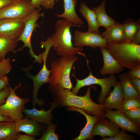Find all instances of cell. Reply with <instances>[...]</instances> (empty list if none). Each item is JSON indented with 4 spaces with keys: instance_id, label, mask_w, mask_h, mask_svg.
<instances>
[{
    "instance_id": "1",
    "label": "cell",
    "mask_w": 140,
    "mask_h": 140,
    "mask_svg": "<svg viewBox=\"0 0 140 140\" xmlns=\"http://www.w3.org/2000/svg\"><path fill=\"white\" fill-rule=\"evenodd\" d=\"M94 87V86L88 87L86 94L83 96H78L67 89H57L52 92L53 102L57 107H74L80 109L99 119L104 118L106 108L104 105L94 102L91 98L90 89Z\"/></svg>"
},
{
    "instance_id": "2",
    "label": "cell",
    "mask_w": 140,
    "mask_h": 140,
    "mask_svg": "<svg viewBox=\"0 0 140 140\" xmlns=\"http://www.w3.org/2000/svg\"><path fill=\"white\" fill-rule=\"evenodd\" d=\"M73 26H77L64 19L59 20L55 23V31L50 37L52 47L59 56L83 55L81 52L83 47H75L72 43L70 28Z\"/></svg>"
},
{
    "instance_id": "3",
    "label": "cell",
    "mask_w": 140,
    "mask_h": 140,
    "mask_svg": "<svg viewBox=\"0 0 140 140\" xmlns=\"http://www.w3.org/2000/svg\"><path fill=\"white\" fill-rule=\"evenodd\" d=\"M78 60L75 55L61 56L52 62L48 86L50 91L58 88L72 89L71 73L73 64Z\"/></svg>"
},
{
    "instance_id": "4",
    "label": "cell",
    "mask_w": 140,
    "mask_h": 140,
    "mask_svg": "<svg viewBox=\"0 0 140 140\" xmlns=\"http://www.w3.org/2000/svg\"><path fill=\"white\" fill-rule=\"evenodd\" d=\"M122 67L130 69L140 66V45L131 41L107 43L105 47Z\"/></svg>"
},
{
    "instance_id": "5",
    "label": "cell",
    "mask_w": 140,
    "mask_h": 140,
    "mask_svg": "<svg viewBox=\"0 0 140 140\" xmlns=\"http://www.w3.org/2000/svg\"><path fill=\"white\" fill-rule=\"evenodd\" d=\"M72 75L75 78L76 84L72 89V92L77 95L80 89L85 86L97 85L100 86L101 91L98 98L97 101L99 104H103L107 95L111 91V88L116 81V78L114 74L111 75L108 78H99L94 76L92 72L90 71L88 75L82 79H78L74 72Z\"/></svg>"
},
{
    "instance_id": "6",
    "label": "cell",
    "mask_w": 140,
    "mask_h": 140,
    "mask_svg": "<svg viewBox=\"0 0 140 140\" xmlns=\"http://www.w3.org/2000/svg\"><path fill=\"white\" fill-rule=\"evenodd\" d=\"M41 47H45V50L42 54V59L43 61V67L38 73L33 76L29 74L28 76L32 80L33 82V89L32 94V105L35 106L37 104L39 106H42L44 104L42 100L38 98L37 94L39 88L43 85L49 83L51 74V71L48 70L46 65V61L48 53L52 47V43L51 39L47 38L45 41L40 42Z\"/></svg>"
},
{
    "instance_id": "7",
    "label": "cell",
    "mask_w": 140,
    "mask_h": 140,
    "mask_svg": "<svg viewBox=\"0 0 140 140\" xmlns=\"http://www.w3.org/2000/svg\"><path fill=\"white\" fill-rule=\"evenodd\" d=\"M21 86L20 83L13 89L10 87V93L5 102L0 106V113L10 117L14 122L23 118L25 106L30 101L29 98H21L16 94V90Z\"/></svg>"
},
{
    "instance_id": "8",
    "label": "cell",
    "mask_w": 140,
    "mask_h": 140,
    "mask_svg": "<svg viewBox=\"0 0 140 140\" xmlns=\"http://www.w3.org/2000/svg\"><path fill=\"white\" fill-rule=\"evenodd\" d=\"M41 8L36 9L32 13L25 18V25L22 32L20 37L17 39L18 41H21L24 43L23 46L18 50L16 51V53L21 50L25 47L29 49V52L31 56L34 59V62L39 63L43 62L42 54L36 55L33 52L31 42V37L34 29L39 26L37 22L38 19L44 15V13L41 12Z\"/></svg>"
},
{
    "instance_id": "9",
    "label": "cell",
    "mask_w": 140,
    "mask_h": 140,
    "mask_svg": "<svg viewBox=\"0 0 140 140\" xmlns=\"http://www.w3.org/2000/svg\"><path fill=\"white\" fill-rule=\"evenodd\" d=\"M36 9L31 4L30 0L13 1L11 4L0 10V19H24Z\"/></svg>"
},
{
    "instance_id": "10",
    "label": "cell",
    "mask_w": 140,
    "mask_h": 140,
    "mask_svg": "<svg viewBox=\"0 0 140 140\" xmlns=\"http://www.w3.org/2000/svg\"><path fill=\"white\" fill-rule=\"evenodd\" d=\"M73 40V45L76 47L87 46L95 49L97 47H105L107 43L101 34L87 31L84 32L76 30Z\"/></svg>"
},
{
    "instance_id": "11",
    "label": "cell",
    "mask_w": 140,
    "mask_h": 140,
    "mask_svg": "<svg viewBox=\"0 0 140 140\" xmlns=\"http://www.w3.org/2000/svg\"><path fill=\"white\" fill-rule=\"evenodd\" d=\"M25 25V19H0V34L13 39L21 35Z\"/></svg>"
},
{
    "instance_id": "12",
    "label": "cell",
    "mask_w": 140,
    "mask_h": 140,
    "mask_svg": "<svg viewBox=\"0 0 140 140\" xmlns=\"http://www.w3.org/2000/svg\"><path fill=\"white\" fill-rule=\"evenodd\" d=\"M106 111L105 117L122 130L139 135V127L131 121L125 116L124 113L118 110L116 111L107 110Z\"/></svg>"
},
{
    "instance_id": "13",
    "label": "cell",
    "mask_w": 140,
    "mask_h": 140,
    "mask_svg": "<svg viewBox=\"0 0 140 140\" xmlns=\"http://www.w3.org/2000/svg\"><path fill=\"white\" fill-rule=\"evenodd\" d=\"M100 49L103 60V67L99 72L101 75H114L119 74L123 70L124 68L119 64L105 47H100Z\"/></svg>"
},
{
    "instance_id": "14",
    "label": "cell",
    "mask_w": 140,
    "mask_h": 140,
    "mask_svg": "<svg viewBox=\"0 0 140 140\" xmlns=\"http://www.w3.org/2000/svg\"><path fill=\"white\" fill-rule=\"evenodd\" d=\"M119 128L110 121L104 118L99 119L94 126L91 131L92 135L113 137L120 131Z\"/></svg>"
},
{
    "instance_id": "15",
    "label": "cell",
    "mask_w": 140,
    "mask_h": 140,
    "mask_svg": "<svg viewBox=\"0 0 140 140\" xmlns=\"http://www.w3.org/2000/svg\"><path fill=\"white\" fill-rule=\"evenodd\" d=\"M67 108L69 111H76L81 113L85 116L86 120V125L81 131L79 135L73 140L93 139V136L91 133L94 124L99 118L95 116H91L86 113L83 110L79 108L72 107H68Z\"/></svg>"
},
{
    "instance_id": "16",
    "label": "cell",
    "mask_w": 140,
    "mask_h": 140,
    "mask_svg": "<svg viewBox=\"0 0 140 140\" xmlns=\"http://www.w3.org/2000/svg\"><path fill=\"white\" fill-rule=\"evenodd\" d=\"M50 104H51L50 108L47 111L43 109L38 110L34 107L30 109L24 108L23 112L27 117L38 123L48 124L51 122L52 118V111L57 107L56 105L54 102Z\"/></svg>"
},
{
    "instance_id": "17",
    "label": "cell",
    "mask_w": 140,
    "mask_h": 140,
    "mask_svg": "<svg viewBox=\"0 0 140 140\" xmlns=\"http://www.w3.org/2000/svg\"><path fill=\"white\" fill-rule=\"evenodd\" d=\"M64 11L61 14H56V16L80 26L84 24L83 21L77 15L75 7L77 0H63Z\"/></svg>"
},
{
    "instance_id": "18",
    "label": "cell",
    "mask_w": 140,
    "mask_h": 140,
    "mask_svg": "<svg viewBox=\"0 0 140 140\" xmlns=\"http://www.w3.org/2000/svg\"><path fill=\"white\" fill-rule=\"evenodd\" d=\"M114 89L106 97L103 104L106 111L113 109L118 110L123 100L121 85L120 81H116L113 86Z\"/></svg>"
},
{
    "instance_id": "19",
    "label": "cell",
    "mask_w": 140,
    "mask_h": 140,
    "mask_svg": "<svg viewBox=\"0 0 140 140\" xmlns=\"http://www.w3.org/2000/svg\"><path fill=\"white\" fill-rule=\"evenodd\" d=\"M16 129L19 132L35 137L38 135L41 129L38 123L27 118H23L15 122Z\"/></svg>"
},
{
    "instance_id": "20",
    "label": "cell",
    "mask_w": 140,
    "mask_h": 140,
    "mask_svg": "<svg viewBox=\"0 0 140 140\" xmlns=\"http://www.w3.org/2000/svg\"><path fill=\"white\" fill-rule=\"evenodd\" d=\"M107 43L116 41L124 39V35L123 24L116 22L106 29L101 34Z\"/></svg>"
},
{
    "instance_id": "21",
    "label": "cell",
    "mask_w": 140,
    "mask_h": 140,
    "mask_svg": "<svg viewBox=\"0 0 140 140\" xmlns=\"http://www.w3.org/2000/svg\"><path fill=\"white\" fill-rule=\"evenodd\" d=\"M79 11L81 15L86 19L88 24L87 31L99 33V28L96 14L94 11L90 9L84 2L80 6Z\"/></svg>"
},
{
    "instance_id": "22",
    "label": "cell",
    "mask_w": 140,
    "mask_h": 140,
    "mask_svg": "<svg viewBox=\"0 0 140 140\" xmlns=\"http://www.w3.org/2000/svg\"><path fill=\"white\" fill-rule=\"evenodd\" d=\"M106 4V1H103L98 6L93 8L92 10L96 14L99 26H102L106 29L113 25L116 22L107 13Z\"/></svg>"
},
{
    "instance_id": "23",
    "label": "cell",
    "mask_w": 140,
    "mask_h": 140,
    "mask_svg": "<svg viewBox=\"0 0 140 140\" xmlns=\"http://www.w3.org/2000/svg\"><path fill=\"white\" fill-rule=\"evenodd\" d=\"M119 77L124 99L140 97V94L133 87L131 79L128 76L127 72L120 74Z\"/></svg>"
},
{
    "instance_id": "24",
    "label": "cell",
    "mask_w": 140,
    "mask_h": 140,
    "mask_svg": "<svg viewBox=\"0 0 140 140\" xmlns=\"http://www.w3.org/2000/svg\"><path fill=\"white\" fill-rule=\"evenodd\" d=\"M19 133L15 122H0V140H16Z\"/></svg>"
},
{
    "instance_id": "25",
    "label": "cell",
    "mask_w": 140,
    "mask_h": 140,
    "mask_svg": "<svg viewBox=\"0 0 140 140\" xmlns=\"http://www.w3.org/2000/svg\"><path fill=\"white\" fill-rule=\"evenodd\" d=\"M18 41L17 39H13L9 37L0 34V60L5 58L9 52L16 53L15 50Z\"/></svg>"
},
{
    "instance_id": "26",
    "label": "cell",
    "mask_w": 140,
    "mask_h": 140,
    "mask_svg": "<svg viewBox=\"0 0 140 140\" xmlns=\"http://www.w3.org/2000/svg\"><path fill=\"white\" fill-rule=\"evenodd\" d=\"M140 20L135 21L131 18H127L123 24L124 39L131 41L134 35L140 28Z\"/></svg>"
},
{
    "instance_id": "27",
    "label": "cell",
    "mask_w": 140,
    "mask_h": 140,
    "mask_svg": "<svg viewBox=\"0 0 140 140\" xmlns=\"http://www.w3.org/2000/svg\"><path fill=\"white\" fill-rule=\"evenodd\" d=\"M124 99L118 110L121 112L140 107V97Z\"/></svg>"
},
{
    "instance_id": "28",
    "label": "cell",
    "mask_w": 140,
    "mask_h": 140,
    "mask_svg": "<svg viewBox=\"0 0 140 140\" xmlns=\"http://www.w3.org/2000/svg\"><path fill=\"white\" fill-rule=\"evenodd\" d=\"M46 129L38 140H57L59 139L58 135L55 132L57 125L51 122L47 124Z\"/></svg>"
},
{
    "instance_id": "29",
    "label": "cell",
    "mask_w": 140,
    "mask_h": 140,
    "mask_svg": "<svg viewBox=\"0 0 140 140\" xmlns=\"http://www.w3.org/2000/svg\"><path fill=\"white\" fill-rule=\"evenodd\" d=\"M125 116L133 123L139 127L140 107L127 111L124 113Z\"/></svg>"
},
{
    "instance_id": "30",
    "label": "cell",
    "mask_w": 140,
    "mask_h": 140,
    "mask_svg": "<svg viewBox=\"0 0 140 140\" xmlns=\"http://www.w3.org/2000/svg\"><path fill=\"white\" fill-rule=\"evenodd\" d=\"M12 68L10 59L5 58L0 60V75H6Z\"/></svg>"
},
{
    "instance_id": "31",
    "label": "cell",
    "mask_w": 140,
    "mask_h": 140,
    "mask_svg": "<svg viewBox=\"0 0 140 140\" xmlns=\"http://www.w3.org/2000/svg\"><path fill=\"white\" fill-rule=\"evenodd\" d=\"M134 138L131 135L127 134L125 131L122 130L120 131L113 137H105L102 138L101 140H132Z\"/></svg>"
},
{
    "instance_id": "32",
    "label": "cell",
    "mask_w": 140,
    "mask_h": 140,
    "mask_svg": "<svg viewBox=\"0 0 140 140\" xmlns=\"http://www.w3.org/2000/svg\"><path fill=\"white\" fill-rule=\"evenodd\" d=\"M131 79H140V66L130 69L127 72Z\"/></svg>"
},
{
    "instance_id": "33",
    "label": "cell",
    "mask_w": 140,
    "mask_h": 140,
    "mask_svg": "<svg viewBox=\"0 0 140 140\" xmlns=\"http://www.w3.org/2000/svg\"><path fill=\"white\" fill-rule=\"evenodd\" d=\"M10 91V86H7L3 90L0 91V106L3 104L5 102L6 99Z\"/></svg>"
},
{
    "instance_id": "34",
    "label": "cell",
    "mask_w": 140,
    "mask_h": 140,
    "mask_svg": "<svg viewBox=\"0 0 140 140\" xmlns=\"http://www.w3.org/2000/svg\"><path fill=\"white\" fill-rule=\"evenodd\" d=\"M9 79L6 75H0V91L9 85Z\"/></svg>"
},
{
    "instance_id": "35",
    "label": "cell",
    "mask_w": 140,
    "mask_h": 140,
    "mask_svg": "<svg viewBox=\"0 0 140 140\" xmlns=\"http://www.w3.org/2000/svg\"><path fill=\"white\" fill-rule=\"evenodd\" d=\"M55 0H41V5L47 9H52Z\"/></svg>"
},
{
    "instance_id": "36",
    "label": "cell",
    "mask_w": 140,
    "mask_h": 140,
    "mask_svg": "<svg viewBox=\"0 0 140 140\" xmlns=\"http://www.w3.org/2000/svg\"><path fill=\"white\" fill-rule=\"evenodd\" d=\"M35 137L26 134L22 135L19 133L16 140H35Z\"/></svg>"
},
{
    "instance_id": "37",
    "label": "cell",
    "mask_w": 140,
    "mask_h": 140,
    "mask_svg": "<svg viewBox=\"0 0 140 140\" xmlns=\"http://www.w3.org/2000/svg\"><path fill=\"white\" fill-rule=\"evenodd\" d=\"M131 81L134 89L140 94V79H131Z\"/></svg>"
},
{
    "instance_id": "38",
    "label": "cell",
    "mask_w": 140,
    "mask_h": 140,
    "mask_svg": "<svg viewBox=\"0 0 140 140\" xmlns=\"http://www.w3.org/2000/svg\"><path fill=\"white\" fill-rule=\"evenodd\" d=\"M131 41L136 44L139 45L140 43V28L135 33Z\"/></svg>"
},
{
    "instance_id": "39",
    "label": "cell",
    "mask_w": 140,
    "mask_h": 140,
    "mask_svg": "<svg viewBox=\"0 0 140 140\" xmlns=\"http://www.w3.org/2000/svg\"><path fill=\"white\" fill-rule=\"evenodd\" d=\"M13 1L0 0V10L11 4Z\"/></svg>"
},
{
    "instance_id": "40",
    "label": "cell",
    "mask_w": 140,
    "mask_h": 140,
    "mask_svg": "<svg viewBox=\"0 0 140 140\" xmlns=\"http://www.w3.org/2000/svg\"><path fill=\"white\" fill-rule=\"evenodd\" d=\"M32 5L36 9L40 8L41 0H30Z\"/></svg>"
},
{
    "instance_id": "41",
    "label": "cell",
    "mask_w": 140,
    "mask_h": 140,
    "mask_svg": "<svg viewBox=\"0 0 140 140\" xmlns=\"http://www.w3.org/2000/svg\"><path fill=\"white\" fill-rule=\"evenodd\" d=\"M3 121L14 122L10 117L3 115L0 113V122Z\"/></svg>"
},
{
    "instance_id": "42",
    "label": "cell",
    "mask_w": 140,
    "mask_h": 140,
    "mask_svg": "<svg viewBox=\"0 0 140 140\" xmlns=\"http://www.w3.org/2000/svg\"><path fill=\"white\" fill-rule=\"evenodd\" d=\"M12 1L18 0H11Z\"/></svg>"
}]
</instances>
